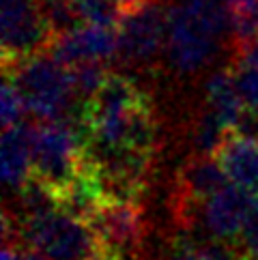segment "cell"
Wrapping results in <instances>:
<instances>
[{"label":"cell","mask_w":258,"mask_h":260,"mask_svg":"<svg viewBox=\"0 0 258 260\" xmlns=\"http://www.w3.org/2000/svg\"><path fill=\"white\" fill-rule=\"evenodd\" d=\"M230 30L228 0H177L168 7V56L181 73L198 71L215 56Z\"/></svg>","instance_id":"obj_1"},{"label":"cell","mask_w":258,"mask_h":260,"mask_svg":"<svg viewBox=\"0 0 258 260\" xmlns=\"http://www.w3.org/2000/svg\"><path fill=\"white\" fill-rule=\"evenodd\" d=\"M3 76L17 86L26 101V110L39 120H60L71 129L82 123L84 106L71 86L69 67L52 52L3 64Z\"/></svg>","instance_id":"obj_2"},{"label":"cell","mask_w":258,"mask_h":260,"mask_svg":"<svg viewBox=\"0 0 258 260\" xmlns=\"http://www.w3.org/2000/svg\"><path fill=\"white\" fill-rule=\"evenodd\" d=\"M15 235L24 243L39 247L50 260H110L95 230L64 209L22 219Z\"/></svg>","instance_id":"obj_3"},{"label":"cell","mask_w":258,"mask_h":260,"mask_svg":"<svg viewBox=\"0 0 258 260\" xmlns=\"http://www.w3.org/2000/svg\"><path fill=\"white\" fill-rule=\"evenodd\" d=\"M82 140L60 120H41L33 125V176L43 181L58 200L71 191L80 176Z\"/></svg>","instance_id":"obj_4"},{"label":"cell","mask_w":258,"mask_h":260,"mask_svg":"<svg viewBox=\"0 0 258 260\" xmlns=\"http://www.w3.org/2000/svg\"><path fill=\"white\" fill-rule=\"evenodd\" d=\"M3 64L52 52L58 32L41 0H0Z\"/></svg>","instance_id":"obj_5"},{"label":"cell","mask_w":258,"mask_h":260,"mask_svg":"<svg viewBox=\"0 0 258 260\" xmlns=\"http://www.w3.org/2000/svg\"><path fill=\"white\" fill-rule=\"evenodd\" d=\"M110 260H132L144 241V217L138 202L101 200L86 219Z\"/></svg>","instance_id":"obj_6"},{"label":"cell","mask_w":258,"mask_h":260,"mask_svg":"<svg viewBox=\"0 0 258 260\" xmlns=\"http://www.w3.org/2000/svg\"><path fill=\"white\" fill-rule=\"evenodd\" d=\"M118 54L129 64H146L162 52L168 39V9L149 0L118 20Z\"/></svg>","instance_id":"obj_7"},{"label":"cell","mask_w":258,"mask_h":260,"mask_svg":"<svg viewBox=\"0 0 258 260\" xmlns=\"http://www.w3.org/2000/svg\"><path fill=\"white\" fill-rule=\"evenodd\" d=\"M52 54L67 67L84 60L106 62L118 54V28L104 24H80L58 35Z\"/></svg>","instance_id":"obj_8"},{"label":"cell","mask_w":258,"mask_h":260,"mask_svg":"<svg viewBox=\"0 0 258 260\" xmlns=\"http://www.w3.org/2000/svg\"><path fill=\"white\" fill-rule=\"evenodd\" d=\"M230 179L215 157L196 155L183 164L177 174V204L179 209L191 211V207H205L209 198L224 187Z\"/></svg>","instance_id":"obj_9"},{"label":"cell","mask_w":258,"mask_h":260,"mask_svg":"<svg viewBox=\"0 0 258 260\" xmlns=\"http://www.w3.org/2000/svg\"><path fill=\"white\" fill-rule=\"evenodd\" d=\"M254 193L228 181L213 198L205 204V221L217 239H235L241 235L247 211L252 207Z\"/></svg>","instance_id":"obj_10"},{"label":"cell","mask_w":258,"mask_h":260,"mask_svg":"<svg viewBox=\"0 0 258 260\" xmlns=\"http://www.w3.org/2000/svg\"><path fill=\"white\" fill-rule=\"evenodd\" d=\"M5 185L13 191H20L33 176V125L17 123L3 132L0 148Z\"/></svg>","instance_id":"obj_11"},{"label":"cell","mask_w":258,"mask_h":260,"mask_svg":"<svg viewBox=\"0 0 258 260\" xmlns=\"http://www.w3.org/2000/svg\"><path fill=\"white\" fill-rule=\"evenodd\" d=\"M215 159L233 183L258 193V140L228 132L224 144L215 153Z\"/></svg>","instance_id":"obj_12"},{"label":"cell","mask_w":258,"mask_h":260,"mask_svg":"<svg viewBox=\"0 0 258 260\" xmlns=\"http://www.w3.org/2000/svg\"><path fill=\"white\" fill-rule=\"evenodd\" d=\"M207 106L217 114V118L233 132L243 112V99L237 90L233 67H226L211 76L207 82Z\"/></svg>","instance_id":"obj_13"},{"label":"cell","mask_w":258,"mask_h":260,"mask_svg":"<svg viewBox=\"0 0 258 260\" xmlns=\"http://www.w3.org/2000/svg\"><path fill=\"white\" fill-rule=\"evenodd\" d=\"M108 73L110 71L106 69V64L99 60H84V62L69 64L71 86H73V92H76V97L82 106L93 99V95L108 78Z\"/></svg>","instance_id":"obj_14"},{"label":"cell","mask_w":258,"mask_h":260,"mask_svg":"<svg viewBox=\"0 0 258 260\" xmlns=\"http://www.w3.org/2000/svg\"><path fill=\"white\" fill-rule=\"evenodd\" d=\"M230 129L217 118V114L209 106L202 110V114L198 116L196 129H194V144H196L198 155H209L215 157L219 151V146L224 144L226 136Z\"/></svg>","instance_id":"obj_15"},{"label":"cell","mask_w":258,"mask_h":260,"mask_svg":"<svg viewBox=\"0 0 258 260\" xmlns=\"http://www.w3.org/2000/svg\"><path fill=\"white\" fill-rule=\"evenodd\" d=\"M69 3L82 24L118 26L121 20L114 0H69Z\"/></svg>","instance_id":"obj_16"},{"label":"cell","mask_w":258,"mask_h":260,"mask_svg":"<svg viewBox=\"0 0 258 260\" xmlns=\"http://www.w3.org/2000/svg\"><path fill=\"white\" fill-rule=\"evenodd\" d=\"M24 112H28V110H26V101L22 97V92L17 90V86L7 76H3V86H0V118H3V129L22 123Z\"/></svg>","instance_id":"obj_17"},{"label":"cell","mask_w":258,"mask_h":260,"mask_svg":"<svg viewBox=\"0 0 258 260\" xmlns=\"http://www.w3.org/2000/svg\"><path fill=\"white\" fill-rule=\"evenodd\" d=\"M235 73L237 90L243 99V106L256 110L258 112V67H250V64H230Z\"/></svg>","instance_id":"obj_18"},{"label":"cell","mask_w":258,"mask_h":260,"mask_svg":"<svg viewBox=\"0 0 258 260\" xmlns=\"http://www.w3.org/2000/svg\"><path fill=\"white\" fill-rule=\"evenodd\" d=\"M241 243L245 247V254L258 260V193H254L252 207L247 211V217L241 228Z\"/></svg>","instance_id":"obj_19"},{"label":"cell","mask_w":258,"mask_h":260,"mask_svg":"<svg viewBox=\"0 0 258 260\" xmlns=\"http://www.w3.org/2000/svg\"><path fill=\"white\" fill-rule=\"evenodd\" d=\"M198 260H245V256H239L233 247L224 243V239H219L198 247Z\"/></svg>","instance_id":"obj_20"},{"label":"cell","mask_w":258,"mask_h":260,"mask_svg":"<svg viewBox=\"0 0 258 260\" xmlns=\"http://www.w3.org/2000/svg\"><path fill=\"white\" fill-rule=\"evenodd\" d=\"M166 260H198V247L191 243V239H177Z\"/></svg>","instance_id":"obj_21"},{"label":"cell","mask_w":258,"mask_h":260,"mask_svg":"<svg viewBox=\"0 0 258 260\" xmlns=\"http://www.w3.org/2000/svg\"><path fill=\"white\" fill-rule=\"evenodd\" d=\"M15 254H17V260H50L39 247L28 245V243L15 245Z\"/></svg>","instance_id":"obj_22"},{"label":"cell","mask_w":258,"mask_h":260,"mask_svg":"<svg viewBox=\"0 0 258 260\" xmlns=\"http://www.w3.org/2000/svg\"><path fill=\"white\" fill-rule=\"evenodd\" d=\"M149 0H114V5L118 9V15H125V13H132L136 9H140L142 5H146Z\"/></svg>","instance_id":"obj_23"},{"label":"cell","mask_w":258,"mask_h":260,"mask_svg":"<svg viewBox=\"0 0 258 260\" xmlns=\"http://www.w3.org/2000/svg\"><path fill=\"white\" fill-rule=\"evenodd\" d=\"M245 260H254V258H250V256H247V254H245Z\"/></svg>","instance_id":"obj_24"},{"label":"cell","mask_w":258,"mask_h":260,"mask_svg":"<svg viewBox=\"0 0 258 260\" xmlns=\"http://www.w3.org/2000/svg\"><path fill=\"white\" fill-rule=\"evenodd\" d=\"M41 3H48V0H41Z\"/></svg>","instance_id":"obj_25"}]
</instances>
